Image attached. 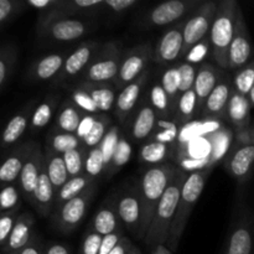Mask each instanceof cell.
Here are the masks:
<instances>
[{"instance_id":"cell-1","label":"cell","mask_w":254,"mask_h":254,"mask_svg":"<svg viewBox=\"0 0 254 254\" xmlns=\"http://www.w3.org/2000/svg\"><path fill=\"white\" fill-rule=\"evenodd\" d=\"M179 169L180 168L174 164L164 163L160 165L149 166L141 174L138 189L140 193L141 206H143L141 232H143L144 238L150 227L156 207L163 198L165 191L175 179Z\"/></svg>"},{"instance_id":"cell-2","label":"cell","mask_w":254,"mask_h":254,"mask_svg":"<svg viewBox=\"0 0 254 254\" xmlns=\"http://www.w3.org/2000/svg\"><path fill=\"white\" fill-rule=\"evenodd\" d=\"M188 178V171L179 169L175 179L170 184L168 190L165 191L163 198H161L158 207H156L150 227H149L148 233L144 238L145 246L150 248L151 251L158 247V246H166V243H168L171 225H173L176 211H178L181 191H183V188Z\"/></svg>"},{"instance_id":"cell-3","label":"cell","mask_w":254,"mask_h":254,"mask_svg":"<svg viewBox=\"0 0 254 254\" xmlns=\"http://www.w3.org/2000/svg\"><path fill=\"white\" fill-rule=\"evenodd\" d=\"M241 7L236 0H221L210 31V42L212 57L221 69L226 71L230 67L228 52L235 36Z\"/></svg>"},{"instance_id":"cell-4","label":"cell","mask_w":254,"mask_h":254,"mask_svg":"<svg viewBox=\"0 0 254 254\" xmlns=\"http://www.w3.org/2000/svg\"><path fill=\"white\" fill-rule=\"evenodd\" d=\"M213 169L215 168H207L189 174L188 180H186L183 191H181L178 211H176L175 218H174V222L171 225L169 241L166 243V247L173 253L179 248L181 237H183L186 225L189 222V218L192 213L195 205L200 200L206 183H207Z\"/></svg>"},{"instance_id":"cell-5","label":"cell","mask_w":254,"mask_h":254,"mask_svg":"<svg viewBox=\"0 0 254 254\" xmlns=\"http://www.w3.org/2000/svg\"><path fill=\"white\" fill-rule=\"evenodd\" d=\"M98 27L96 19L69 16H46L37 19V35L49 42H72L83 39Z\"/></svg>"},{"instance_id":"cell-6","label":"cell","mask_w":254,"mask_h":254,"mask_svg":"<svg viewBox=\"0 0 254 254\" xmlns=\"http://www.w3.org/2000/svg\"><path fill=\"white\" fill-rule=\"evenodd\" d=\"M221 254H254V217L243 202L233 208L230 228Z\"/></svg>"},{"instance_id":"cell-7","label":"cell","mask_w":254,"mask_h":254,"mask_svg":"<svg viewBox=\"0 0 254 254\" xmlns=\"http://www.w3.org/2000/svg\"><path fill=\"white\" fill-rule=\"evenodd\" d=\"M123 55L119 42L109 41L102 44L81 76L82 82L114 84L118 78Z\"/></svg>"},{"instance_id":"cell-8","label":"cell","mask_w":254,"mask_h":254,"mask_svg":"<svg viewBox=\"0 0 254 254\" xmlns=\"http://www.w3.org/2000/svg\"><path fill=\"white\" fill-rule=\"evenodd\" d=\"M203 1L201 0H169L145 12L139 27L144 30L154 27L173 26L176 22L188 19Z\"/></svg>"},{"instance_id":"cell-9","label":"cell","mask_w":254,"mask_h":254,"mask_svg":"<svg viewBox=\"0 0 254 254\" xmlns=\"http://www.w3.org/2000/svg\"><path fill=\"white\" fill-rule=\"evenodd\" d=\"M97 185L98 183L94 184L82 195L67 201L59 207H55L50 218H51L52 226L59 232L64 233V235H69L81 225L83 218L86 217L87 211H88L94 196H96Z\"/></svg>"},{"instance_id":"cell-10","label":"cell","mask_w":254,"mask_h":254,"mask_svg":"<svg viewBox=\"0 0 254 254\" xmlns=\"http://www.w3.org/2000/svg\"><path fill=\"white\" fill-rule=\"evenodd\" d=\"M218 9L217 1H203L190 16L186 19L184 27V49L181 60L198 42L210 36L211 27Z\"/></svg>"},{"instance_id":"cell-11","label":"cell","mask_w":254,"mask_h":254,"mask_svg":"<svg viewBox=\"0 0 254 254\" xmlns=\"http://www.w3.org/2000/svg\"><path fill=\"white\" fill-rule=\"evenodd\" d=\"M117 206L123 227L127 228L138 240H144L141 232L143 225V206L139 189L126 186L117 193Z\"/></svg>"},{"instance_id":"cell-12","label":"cell","mask_w":254,"mask_h":254,"mask_svg":"<svg viewBox=\"0 0 254 254\" xmlns=\"http://www.w3.org/2000/svg\"><path fill=\"white\" fill-rule=\"evenodd\" d=\"M153 56L154 47L150 42H145L128 50L123 55L118 78L114 83L116 88L121 92L124 87L140 77L146 71V66L153 60Z\"/></svg>"},{"instance_id":"cell-13","label":"cell","mask_w":254,"mask_h":254,"mask_svg":"<svg viewBox=\"0 0 254 254\" xmlns=\"http://www.w3.org/2000/svg\"><path fill=\"white\" fill-rule=\"evenodd\" d=\"M101 46V42L93 41V40L79 44V46L69 52L60 73L52 81V86H64V83L76 78L77 76H82Z\"/></svg>"},{"instance_id":"cell-14","label":"cell","mask_w":254,"mask_h":254,"mask_svg":"<svg viewBox=\"0 0 254 254\" xmlns=\"http://www.w3.org/2000/svg\"><path fill=\"white\" fill-rule=\"evenodd\" d=\"M223 165L237 183H247L254 171V144L233 140L230 151L223 159Z\"/></svg>"},{"instance_id":"cell-15","label":"cell","mask_w":254,"mask_h":254,"mask_svg":"<svg viewBox=\"0 0 254 254\" xmlns=\"http://www.w3.org/2000/svg\"><path fill=\"white\" fill-rule=\"evenodd\" d=\"M186 19L176 22L175 25L166 29L156 42L154 49L153 61L160 64H169L181 60L184 49V27Z\"/></svg>"},{"instance_id":"cell-16","label":"cell","mask_w":254,"mask_h":254,"mask_svg":"<svg viewBox=\"0 0 254 254\" xmlns=\"http://www.w3.org/2000/svg\"><path fill=\"white\" fill-rule=\"evenodd\" d=\"M252 39H251L250 31H248V26L245 21L242 10H240L235 36H233L232 42H231L230 52H228V64H230L228 69L238 71V69H241L252 61Z\"/></svg>"},{"instance_id":"cell-17","label":"cell","mask_w":254,"mask_h":254,"mask_svg":"<svg viewBox=\"0 0 254 254\" xmlns=\"http://www.w3.org/2000/svg\"><path fill=\"white\" fill-rule=\"evenodd\" d=\"M149 78V71L146 69L140 77L124 87L117 96L116 106H114V116L118 119V122L123 126H126L131 118L133 113L135 112L136 106L143 98V92L146 86V82Z\"/></svg>"},{"instance_id":"cell-18","label":"cell","mask_w":254,"mask_h":254,"mask_svg":"<svg viewBox=\"0 0 254 254\" xmlns=\"http://www.w3.org/2000/svg\"><path fill=\"white\" fill-rule=\"evenodd\" d=\"M156 122H158V117H156L155 111L151 107L149 97L146 98V94H144L139 107L126 124V126H129V129H130L131 140L134 143H145L153 134Z\"/></svg>"},{"instance_id":"cell-19","label":"cell","mask_w":254,"mask_h":254,"mask_svg":"<svg viewBox=\"0 0 254 254\" xmlns=\"http://www.w3.org/2000/svg\"><path fill=\"white\" fill-rule=\"evenodd\" d=\"M37 143L32 140H27L21 143L20 145L15 146L2 161L0 166V184L1 186L7 184H14L19 181L20 174L24 169L25 163L31 155L34 149L36 148Z\"/></svg>"},{"instance_id":"cell-20","label":"cell","mask_w":254,"mask_h":254,"mask_svg":"<svg viewBox=\"0 0 254 254\" xmlns=\"http://www.w3.org/2000/svg\"><path fill=\"white\" fill-rule=\"evenodd\" d=\"M233 93V79L223 73L220 82L206 101L201 112L202 119H223L226 118L228 103Z\"/></svg>"},{"instance_id":"cell-21","label":"cell","mask_w":254,"mask_h":254,"mask_svg":"<svg viewBox=\"0 0 254 254\" xmlns=\"http://www.w3.org/2000/svg\"><path fill=\"white\" fill-rule=\"evenodd\" d=\"M89 228L101 235L102 237L123 230V223L119 217L118 206H117V193L109 196L102 203L98 211L94 213L89 223Z\"/></svg>"},{"instance_id":"cell-22","label":"cell","mask_w":254,"mask_h":254,"mask_svg":"<svg viewBox=\"0 0 254 254\" xmlns=\"http://www.w3.org/2000/svg\"><path fill=\"white\" fill-rule=\"evenodd\" d=\"M68 55L69 52L67 51L52 52L35 61L27 69V81L31 83L54 81L61 71Z\"/></svg>"},{"instance_id":"cell-23","label":"cell","mask_w":254,"mask_h":254,"mask_svg":"<svg viewBox=\"0 0 254 254\" xmlns=\"http://www.w3.org/2000/svg\"><path fill=\"white\" fill-rule=\"evenodd\" d=\"M45 164V154L44 150L40 148L37 144L36 148L29 156V159L25 163L24 169L19 178V186L21 189L22 197L31 205L32 197H34V191L36 189L37 181H39L40 174H41L42 166Z\"/></svg>"},{"instance_id":"cell-24","label":"cell","mask_w":254,"mask_h":254,"mask_svg":"<svg viewBox=\"0 0 254 254\" xmlns=\"http://www.w3.org/2000/svg\"><path fill=\"white\" fill-rule=\"evenodd\" d=\"M36 233L34 216L30 212H21L6 245L1 247L2 254H20Z\"/></svg>"},{"instance_id":"cell-25","label":"cell","mask_w":254,"mask_h":254,"mask_svg":"<svg viewBox=\"0 0 254 254\" xmlns=\"http://www.w3.org/2000/svg\"><path fill=\"white\" fill-rule=\"evenodd\" d=\"M36 101H31L16 114L9 119V122L5 126L1 135V145L4 149L10 148L14 144H16L25 131L30 129V123H31L32 114H34L35 108H36Z\"/></svg>"},{"instance_id":"cell-26","label":"cell","mask_w":254,"mask_h":254,"mask_svg":"<svg viewBox=\"0 0 254 254\" xmlns=\"http://www.w3.org/2000/svg\"><path fill=\"white\" fill-rule=\"evenodd\" d=\"M223 73H225L223 69L218 68L208 62H205L198 67L197 77H196L195 86H193V91L197 97V116H201L206 101L212 93L213 89L216 88Z\"/></svg>"},{"instance_id":"cell-27","label":"cell","mask_w":254,"mask_h":254,"mask_svg":"<svg viewBox=\"0 0 254 254\" xmlns=\"http://www.w3.org/2000/svg\"><path fill=\"white\" fill-rule=\"evenodd\" d=\"M55 202H56V192H55V189L46 171V166L44 164L36 189L34 191L31 206L42 218H47L52 216Z\"/></svg>"},{"instance_id":"cell-28","label":"cell","mask_w":254,"mask_h":254,"mask_svg":"<svg viewBox=\"0 0 254 254\" xmlns=\"http://www.w3.org/2000/svg\"><path fill=\"white\" fill-rule=\"evenodd\" d=\"M86 113L82 112L69 98L64 99L55 118L51 131L76 134Z\"/></svg>"},{"instance_id":"cell-29","label":"cell","mask_w":254,"mask_h":254,"mask_svg":"<svg viewBox=\"0 0 254 254\" xmlns=\"http://www.w3.org/2000/svg\"><path fill=\"white\" fill-rule=\"evenodd\" d=\"M61 103V96L59 93H49L40 103H37L30 123V131L37 133L46 128L56 118Z\"/></svg>"},{"instance_id":"cell-30","label":"cell","mask_w":254,"mask_h":254,"mask_svg":"<svg viewBox=\"0 0 254 254\" xmlns=\"http://www.w3.org/2000/svg\"><path fill=\"white\" fill-rule=\"evenodd\" d=\"M251 109H252V106L248 97L238 93L233 88L226 118L228 123L233 127L235 131H241L251 127Z\"/></svg>"},{"instance_id":"cell-31","label":"cell","mask_w":254,"mask_h":254,"mask_svg":"<svg viewBox=\"0 0 254 254\" xmlns=\"http://www.w3.org/2000/svg\"><path fill=\"white\" fill-rule=\"evenodd\" d=\"M84 92L89 94L101 113H108L113 111L116 106V86L112 83H93V82H81L77 84Z\"/></svg>"},{"instance_id":"cell-32","label":"cell","mask_w":254,"mask_h":254,"mask_svg":"<svg viewBox=\"0 0 254 254\" xmlns=\"http://www.w3.org/2000/svg\"><path fill=\"white\" fill-rule=\"evenodd\" d=\"M176 145H168V144L159 143V141L146 140L140 146L138 153V160L141 164H148V165H160L164 164L163 161L173 155L175 151Z\"/></svg>"},{"instance_id":"cell-33","label":"cell","mask_w":254,"mask_h":254,"mask_svg":"<svg viewBox=\"0 0 254 254\" xmlns=\"http://www.w3.org/2000/svg\"><path fill=\"white\" fill-rule=\"evenodd\" d=\"M98 183V180H94L91 176L87 174L83 175L74 176V178H69V180L64 184L61 188V190L56 193V202H55V207L64 205L67 201L72 200V198L77 197V196L82 195L86 192L89 188Z\"/></svg>"},{"instance_id":"cell-34","label":"cell","mask_w":254,"mask_h":254,"mask_svg":"<svg viewBox=\"0 0 254 254\" xmlns=\"http://www.w3.org/2000/svg\"><path fill=\"white\" fill-rule=\"evenodd\" d=\"M232 139H235V134L228 129H218L208 135L211 150L207 158L211 168H215L218 161L226 158L232 146Z\"/></svg>"},{"instance_id":"cell-35","label":"cell","mask_w":254,"mask_h":254,"mask_svg":"<svg viewBox=\"0 0 254 254\" xmlns=\"http://www.w3.org/2000/svg\"><path fill=\"white\" fill-rule=\"evenodd\" d=\"M45 166L49 174V178L51 180L52 186L55 189V192H59L62 186L69 180V174L67 171L66 164H64V156L59 154L51 153L49 150H45Z\"/></svg>"},{"instance_id":"cell-36","label":"cell","mask_w":254,"mask_h":254,"mask_svg":"<svg viewBox=\"0 0 254 254\" xmlns=\"http://www.w3.org/2000/svg\"><path fill=\"white\" fill-rule=\"evenodd\" d=\"M19 50L12 42H6L0 47V91L4 92L9 86L16 68Z\"/></svg>"},{"instance_id":"cell-37","label":"cell","mask_w":254,"mask_h":254,"mask_svg":"<svg viewBox=\"0 0 254 254\" xmlns=\"http://www.w3.org/2000/svg\"><path fill=\"white\" fill-rule=\"evenodd\" d=\"M82 146L83 144L81 139L76 134L71 133H57V131L50 130L45 140V150L59 154V155H64L67 151L74 150Z\"/></svg>"},{"instance_id":"cell-38","label":"cell","mask_w":254,"mask_h":254,"mask_svg":"<svg viewBox=\"0 0 254 254\" xmlns=\"http://www.w3.org/2000/svg\"><path fill=\"white\" fill-rule=\"evenodd\" d=\"M160 83L163 86L164 91L168 94L169 101H170L171 116H175L176 108H178L179 99L181 97L180 92V72H179V66H170L163 72L161 74Z\"/></svg>"},{"instance_id":"cell-39","label":"cell","mask_w":254,"mask_h":254,"mask_svg":"<svg viewBox=\"0 0 254 254\" xmlns=\"http://www.w3.org/2000/svg\"><path fill=\"white\" fill-rule=\"evenodd\" d=\"M196 116H197V97L195 91L191 89L181 94L173 119L179 126H184L190 123Z\"/></svg>"},{"instance_id":"cell-40","label":"cell","mask_w":254,"mask_h":254,"mask_svg":"<svg viewBox=\"0 0 254 254\" xmlns=\"http://www.w3.org/2000/svg\"><path fill=\"white\" fill-rule=\"evenodd\" d=\"M179 124L174 119H158L155 129L148 140L176 145L179 139Z\"/></svg>"},{"instance_id":"cell-41","label":"cell","mask_w":254,"mask_h":254,"mask_svg":"<svg viewBox=\"0 0 254 254\" xmlns=\"http://www.w3.org/2000/svg\"><path fill=\"white\" fill-rule=\"evenodd\" d=\"M148 97L158 119H173L170 101H169L168 94L165 93L160 82H155L150 87V92H149Z\"/></svg>"},{"instance_id":"cell-42","label":"cell","mask_w":254,"mask_h":254,"mask_svg":"<svg viewBox=\"0 0 254 254\" xmlns=\"http://www.w3.org/2000/svg\"><path fill=\"white\" fill-rule=\"evenodd\" d=\"M112 126H113V124H112V119L108 114H98L96 119V123L92 127L89 134L86 138L82 139V144H83L84 148H87L88 150L97 148V146L102 143V140H103L104 136L108 133V130L111 129Z\"/></svg>"},{"instance_id":"cell-43","label":"cell","mask_w":254,"mask_h":254,"mask_svg":"<svg viewBox=\"0 0 254 254\" xmlns=\"http://www.w3.org/2000/svg\"><path fill=\"white\" fill-rule=\"evenodd\" d=\"M131 158V145L129 143L128 138L126 136L124 131H122L121 138H119L118 146H117V150L114 153L113 159H112L111 166H109V170L107 171V174L104 175V178L109 179L112 176L116 175Z\"/></svg>"},{"instance_id":"cell-44","label":"cell","mask_w":254,"mask_h":254,"mask_svg":"<svg viewBox=\"0 0 254 254\" xmlns=\"http://www.w3.org/2000/svg\"><path fill=\"white\" fill-rule=\"evenodd\" d=\"M22 192L19 183L7 184L1 186L0 192V213L10 212L21 207Z\"/></svg>"},{"instance_id":"cell-45","label":"cell","mask_w":254,"mask_h":254,"mask_svg":"<svg viewBox=\"0 0 254 254\" xmlns=\"http://www.w3.org/2000/svg\"><path fill=\"white\" fill-rule=\"evenodd\" d=\"M122 129L118 126H112L111 129L108 130V133L106 134L104 139L102 140V143L99 144V148H101L102 154H103L104 159V175L107 174V171L109 170V166H111L112 159H113L114 153L117 150V146H118L119 138H121Z\"/></svg>"},{"instance_id":"cell-46","label":"cell","mask_w":254,"mask_h":254,"mask_svg":"<svg viewBox=\"0 0 254 254\" xmlns=\"http://www.w3.org/2000/svg\"><path fill=\"white\" fill-rule=\"evenodd\" d=\"M27 9L26 0H0V26L9 25Z\"/></svg>"},{"instance_id":"cell-47","label":"cell","mask_w":254,"mask_h":254,"mask_svg":"<svg viewBox=\"0 0 254 254\" xmlns=\"http://www.w3.org/2000/svg\"><path fill=\"white\" fill-rule=\"evenodd\" d=\"M232 79L235 91L243 96H248L254 86V59L245 67L236 71Z\"/></svg>"},{"instance_id":"cell-48","label":"cell","mask_w":254,"mask_h":254,"mask_svg":"<svg viewBox=\"0 0 254 254\" xmlns=\"http://www.w3.org/2000/svg\"><path fill=\"white\" fill-rule=\"evenodd\" d=\"M88 149L82 146V148L74 149V150L67 151L64 155V164H66L67 171L69 174V178L83 175L84 174V161H86Z\"/></svg>"},{"instance_id":"cell-49","label":"cell","mask_w":254,"mask_h":254,"mask_svg":"<svg viewBox=\"0 0 254 254\" xmlns=\"http://www.w3.org/2000/svg\"><path fill=\"white\" fill-rule=\"evenodd\" d=\"M84 174L91 176L94 180H98L104 175V159L99 146L88 150L84 161Z\"/></svg>"},{"instance_id":"cell-50","label":"cell","mask_w":254,"mask_h":254,"mask_svg":"<svg viewBox=\"0 0 254 254\" xmlns=\"http://www.w3.org/2000/svg\"><path fill=\"white\" fill-rule=\"evenodd\" d=\"M69 99L86 114H101L98 107L93 102V99L89 97L87 92H84L81 87L76 86L69 92Z\"/></svg>"},{"instance_id":"cell-51","label":"cell","mask_w":254,"mask_h":254,"mask_svg":"<svg viewBox=\"0 0 254 254\" xmlns=\"http://www.w3.org/2000/svg\"><path fill=\"white\" fill-rule=\"evenodd\" d=\"M208 55H212L210 37H207V39H205L203 41L195 45V46L186 54V56L184 57L183 61L192 64H195V66H201L202 64H205V60L207 59Z\"/></svg>"},{"instance_id":"cell-52","label":"cell","mask_w":254,"mask_h":254,"mask_svg":"<svg viewBox=\"0 0 254 254\" xmlns=\"http://www.w3.org/2000/svg\"><path fill=\"white\" fill-rule=\"evenodd\" d=\"M178 66L179 72H180V92L183 94L185 92L193 89L200 66H195V64H189V62L185 61L180 62Z\"/></svg>"},{"instance_id":"cell-53","label":"cell","mask_w":254,"mask_h":254,"mask_svg":"<svg viewBox=\"0 0 254 254\" xmlns=\"http://www.w3.org/2000/svg\"><path fill=\"white\" fill-rule=\"evenodd\" d=\"M20 216V208L10 212L0 213V247H4L14 230Z\"/></svg>"},{"instance_id":"cell-54","label":"cell","mask_w":254,"mask_h":254,"mask_svg":"<svg viewBox=\"0 0 254 254\" xmlns=\"http://www.w3.org/2000/svg\"><path fill=\"white\" fill-rule=\"evenodd\" d=\"M102 241H103V237L101 235L88 228L82 238L79 254H98Z\"/></svg>"},{"instance_id":"cell-55","label":"cell","mask_w":254,"mask_h":254,"mask_svg":"<svg viewBox=\"0 0 254 254\" xmlns=\"http://www.w3.org/2000/svg\"><path fill=\"white\" fill-rule=\"evenodd\" d=\"M136 4V0H104V11L114 16H121Z\"/></svg>"},{"instance_id":"cell-56","label":"cell","mask_w":254,"mask_h":254,"mask_svg":"<svg viewBox=\"0 0 254 254\" xmlns=\"http://www.w3.org/2000/svg\"><path fill=\"white\" fill-rule=\"evenodd\" d=\"M97 116H98V114H86V116H84L83 121H82L81 126H79L78 130H77L76 133V135L78 136L81 140L86 138V136L89 134L92 127H93L94 123H96Z\"/></svg>"},{"instance_id":"cell-57","label":"cell","mask_w":254,"mask_h":254,"mask_svg":"<svg viewBox=\"0 0 254 254\" xmlns=\"http://www.w3.org/2000/svg\"><path fill=\"white\" fill-rule=\"evenodd\" d=\"M45 246L42 243L41 237L39 236V233L35 235V237L32 238L31 242L21 251L20 254H45Z\"/></svg>"},{"instance_id":"cell-58","label":"cell","mask_w":254,"mask_h":254,"mask_svg":"<svg viewBox=\"0 0 254 254\" xmlns=\"http://www.w3.org/2000/svg\"><path fill=\"white\" fill-rule=\"evenodd\" d=\"M45 254H72L71 248L66 243L52 242L45 246Z\"/></svg>"},{"instance_id":"cell-59","label":"cell","mask_w":254,"mask_h":254,"mask_svg":"<svg viewBox=\"0 0 254 254\" xmlns=\"http://www.w3.org/2000/svg\"><path fill=\"white\" fill-rule=\"evenodd\" d=\"M131 247H133V243H131V241L129 240L128 237H126V236H124V237L121 240V242L116 246V248H114V250L112 251L109 254H129Z\"/></svg>"},{"instance_id":"cell-60","label":"cell","mask_w":254,"mask_h":254,"mask_svg":"<svg viewBox=\"0 0 254 254\" xmlns=\"http://www.w3.org/2000/svg\"><path fill=\"white\" fill-rule=\"evenodd\" d=\"M150 254H174V253L171 252V251L169 250L165 245H163V246H158L156 248H154V250L151 251Z\"/></svg>"},{"instance_id":"cell-61","label":"cell","mask_w":254,"mask_h":254,"mask_svg":"<svg viewBox=\"0 0 254 254\" xmlns=\"http://www.w3.org/2000/svg\"><path fill=\"white\" fill-rule=\"evenodd\" d=\"M248 99H250V103H251V106H252V108L254 107V86H253V88H252V91L250 92V94H248Z\"/></svg>"},{"instance_id":"cell-62","label":"cell","mask_w":254,"mask_h":254,"mask_svg":"<svg viewBox=\"0 0 254 254\" xmlns=\"http://www.w3.org/2000/svg\"><path fill=\"white\" fill-rule=\"evenodd\" d=\"M129 254H143V253H141V251L139 250V248L136 247L135 245H133V247H131V250H130V252H129Z\"/></svg>"},{"instance_id":"cell-63","label":"cell","mask_w":254,"mask_h":254,"mask_svg":"<svg viewBox=\"0 0 254 254\" xmlns=\"http://www.w3.org/2000/svg\"><path fill=\"white\" fill-rule=\"evenodd\" d=\"M253 144H254V126H253Z\"/></svg>"}]
</instances>
